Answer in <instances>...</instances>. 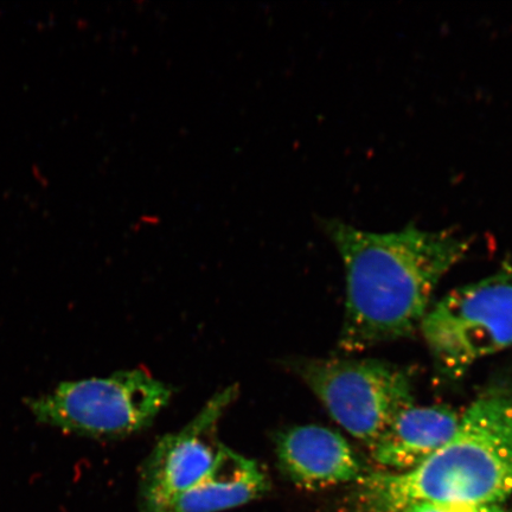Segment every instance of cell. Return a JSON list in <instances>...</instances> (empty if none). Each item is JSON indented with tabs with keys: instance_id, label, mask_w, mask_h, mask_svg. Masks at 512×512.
Returning <instances> with one entry per match:
<instances>
[{
	"instance_id": "cell-1",
	"label": "cell",
	"mask_w": 512,
	"mask_h": 512,
	"mask_svg": "<svg viewBox=\"0 0 512 512\" xmlns=\"http://www.w3.org/2000/svg\"><path fill=\"white\" fill-rule=\"evenodd\" d=\"M323 228L344 264L347 300L339 348L348 354L420 329L440 280L471 248L454 229L408 224L374 233L336 219L323 220Z\"/></svg>"
},
{
	"instance_id": "cell-2",
	"label": "cell",
	"mask_w": 512,
	"mask_h": 512,
	"mask_svg": "<svg viewBox=\"0 0 512 512\" xmlns=\"http://www.w3.org/2000/svg\"><path fill=\"white\" fill-rule=\"evenodd\" d=\"M364 512H402L416 503L489 505L512 495V394L491 390L460 419L452 439L415 469L357 482Z\"/></svg>"
},
{
	"instance_id": "cell-3",
	"label": "cell",
	"mask_w": 512,
	"mask_h": 512,
	"mask_svg": "<svg viewBox=\"0 0 512 512\" xmlns=\"http://www.w3.org/2000/svg\"><path fill=\"white\" fill-rule=\"evenodd\" d=\"M172 389L143 369L62 382L53 392L27 398L40 425L94 440L130 437L150 427L169 405Z\"/></svg>"
},
{
	"instance_id": "cell-4",
	"label": "cell",
	"mask_w": 512,
	"mask_h": 512,
	"mask_svg": "<svg viewBox=\"0 0 512 512\" xmlns=\"http://www.w3.org/2000/svg\"><path fill=\"white\" fill-rule=\"evenodd\" d=\"M420 330L440 373L459 379L512 345V266L456 288L428 310Z\"/></svg>"
},
{
	"instance_id": "cell-5",
	"label": "cell",
	"mask_w": 512,
	"mask_h": 512,
	"mask_svg": "<svg viewBox=\"0 0 512 512\" xmlns=\"http://www.w3.org/2000/svg\"><path fill=\"white\" fill-rule=\"evenodd\" d=\"M326 411L352 437L369 448L407 408L414 406L406 370L377 360L292 361Z\"/></svg>"
},
{
	"instance_id": "cell-6",
	"label": "cell",
	"mask_w": 512,
	"mask_h": 512,
	"mask_svg": "<svg viewBox=\"0 0 512 512\" xmlns=\"http://www.w3.org/2000/svg\"><path fill=\"white\" fill-rule=\"evenodd\" d=\"M238 394V386L223 389L183 430L159 440L140 475L142 512H162L210 475L224 446L217 439V425Z\"/></svg>"
},
{
	"instance_id": "cell-7",
	"label": "cell",
	"mask_w": 512,
	"mask_h": 512,
	"mask_svg": "<svg viewBox=\"0 0 512 512\" xmlns=\"http://www.w3.org/2000/svg\"><path fill=\"white\" fill-rule=\"evenodd\" d=\"M275 453L281 473L302 489L320 490L362 477L361 464L348 441L323 426H296L279 432Z\"/></svg>"
},
{
	"instance_id": "cell-8",
	"label": "cell",
	"mask_w": 512,
	"mask_h": 512,
	"mask_svg": "<svg viewBox=\"0 0 512 512\" xmlns=\"http://www.w3.org/2000/svg\"><path fill=\"white\" fill-rule=\"evenodd\" d=\"M460 419L446 407H409L370 447L371 457L389 472L411 471L452 439Z\"/></svg>"
},
{
	"instance_id": "cell-9",
	"label": "cell",
	"mask_w": 512,
	"mask_h": 512,
	"mask_svg": "<svg viewBox=\"0 0 512 512\" xmlns=\"http://www.w3.org/2000/svg\"><path fill=\"white\" fill-rule=\"evenodd\" d=\"M270 489L271 480L264 467L223 446L210 475L162 512H221L255 501Z\"/></svg>"
},
{
	"instance_id": "cell-10",
	"label": "cell",
	"mask_w": 512,
	"mask_h": 512,
	"mask_svg": "<svg viewBox=\"0 0 512 512\" xmlns=\"http://www.w3.org/2000/svg\"><path fill=\"white\" fill-rule=\"evenodd\" d=\"M402 512H505V510L499 504L464 505L416 503L409 505V507Z\"/></svg>"
}]
</instances>
